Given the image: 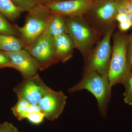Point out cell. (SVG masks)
Wrapping results in <instances>:
<instances>
[{
	"instance_id": "24",
	"label": "cell",
	"mask_w": 132,
	"mask_h": 132,
	"mask_svg": "<svg viewBox=\"0 0 132 132\" xmlns=\"http://www.w3.org/2000/svg\"><path fill=\"white\" fill-rule=\"evenodd\" d=\"M127 60L130 68L132 70V34L129 36L127 48Z\"/></svg>"
},
{
	"instance_id": "25",
	"label": "cell",
	"mask_w": 132,
	"mask_h": 132,
	"mask_svg": "<svg viewBox=\"0 0 132 132\" xmlns=\"http://www.w3.org/2000/svg\"><path fill=\"white\" fill-rule=\"evenodd\" d=\"M131 27H132L131 24L128 20L119 23V31L122 32H126L130 29Z\"/></svg>"
},
{
	"instance_id": "5",
	"label": "cell",
	"mask_w": 132,
	"mask_h": 132,
	"mask_svg": "<svg viewBox=\"0 0 132 132\" xmlns=\"http://www.w3.org/2000/svg\"><path fill=\"white\" fill-rule=\"evenodd\" d=\"M115 27V24L109 28L91 50L85 61L84 72L108 74L112 54L111 40Z\"/></svg>"
},
{
	"instance_id": "2",
	"label": "cell",
	"mask_w": 132,
	"mask_h": 132,
	"mask_svg": "<svg viewBox=\"0 0 132 132\" xmlns=\"http://www.w3.org/2000/svg\"><path fill=\"white\" fill-rule=\"evenodd\" d=\"M64 17L68 35L72 41L74 48L80 52L85 61L102 34L90 24L85 16Z\"/></svg>"
},
{
	"instance_id": "7",
	"label": "cell",
	"mask_w": 132,
	"mask_h": 132,
	"mask_svg": "<svg viewBox=\"0 0 132 132\" xmlns=\"http://www.w3.org/2000/svg\"><path fill=\"white\" fill-rule=\"evenodd\" d=\"M53 39L45 31L31 45L24 48L37 62L40 71L45 70L57 63L55 57Z\"/></svg>"
},
{
	"instance_id": "22",
	"label": "cell",
	"mask_w": 132,
	"mask_h": 132,
	"mask_svg": "<svg viewBox=\"0 0 132 132\" xmlns=\"http://www.w3.org/2000/svg\"><path fill=\"white\" fill-rule=\"evenodd\" d=\"M0 132H19V131L12 123L5 121L0 125Z\"/></svg>"
},
{
	"instance_id": "26",
	"label": "cell",
	"mask_w": 132,
	"mask_h": 132,
	"mask_svg": "<svg viewBox=\"0 0 132 132\" xmlns=\"http://www.w3.org/2000/svg\"><path fill=\"white\" fill-rule=\"evenodd\" d=\"M128 20L127 16L125 13L120 11H118V13L115 17V21H118L119 23L126 21Z\"/></svg>"
},
{
	"instance_id": "29",
	"label": "cell",
	"mask_w": 132,
	"mask_h": 132,
	"mask_svg": "<svg viewBox=\"0 0 132 132\" xmlns=\"http://www.w3.org/2000/svg\"><path fill=\"white\" fill-rule=\"evenodd\" d=\"M68 1V0H57V1Z\"/></svg>"
},
{
	"instance_id": "12",
	"label": "cell",
	"mask_w": 132,
	"mask_h": 132,
	"mask_svg": "<svg viewBox=\"0 0 132 132\" xmlns=\"http://www.w3.org/2000/svg\"><path fill=\"white\" fill-rule=\"evenodd\" d=\"M55 57L57 63H65L73 56L74 47L72 41L68 34L54 38Z\"/></svg>"
},
{
	"instance_id": "23",
	"label": "cell",
	"mask_w": 132,
	"mask_h": 132,
	"mask_svg": "<svg viewBox=\"0 0 132 132\" xmlns=\"http://www.w3.org/2000/svg\"><path fill=\"white\" fill-rule=\"evenodd\" d=\"M11 62L5 52L0 50V69L10 68Z\"/></svg>"
},
{
	"instance_id": "4",
	"label": "cell",
	"mask_w": 132,
	"mask_h": 132,
	"mask_svg": "<svg viewBox=\"0 0 132 132\" xmlns=\"http://www.w3.org/2000/svg\"><path fill=\"white\" fill-rule=\"evenodd\" d=\"M52 12L46 6L36 5L25 16L24 26L15 24L20 34L25 48L28 46L40 37L46 30Z\"/></svg>"
},
{
	"instance_id": "8",
	"label": "cell",
	"mask_w": 132,
	"mask_h": 132,
	"mask_svg": "<svg viewBox=\"0 0 132 132\" xmlns=\"http://www.w3.org/2000/svg\"><path fill=\"white\" fill-rule=\"evenodd\" d=\"M51 89L38 73L32 78L23 79L14 87V91L17 98H24L31 104H38Z\"/></svg>"
},
{
	"instance_id": "11",
	"label": "cell",
	"mask_w": 132,
	"mask_h": 132,
	"mask_svg": "<svg viewBox=\"0 0 132 132\" xmlns=\"http://www.w3.org/2000/svg\"><path fill=\"white\" fill-rule=\"evenodd\" d=\"M95 0L56 1L47 7L52 12L64 16H84L92 7Z\"/></svg>"
},
{
	"instance_id": "9",
	"label": "cell",
	"mask_w": 132,
	"mask_h": 132,
	"mask_svg": "<svg viewBox=\"0 0 132 132\" xmlns=\"http://www.w3.org/2000/svg\"><path fill=\"white\" fill-rule=\"evenodd\" d=\"M67 98L61 91L55 92L51 89L41 99L38 105L45 118L54 121L64 111Z\"/></svg>"
},
{
	"instance_id": "17",
	"label": "cell",
	"mask_w": 132,
	"mask_h": 132,
	"mask_svg": "<svg viewBox=\"0 0 132 132\" xmlns=\"http://www.w3.org/2000/svg\"><path fill=\"white\" fill-rule=\"evenodd\" d=\"M0 34L13 35L20 37V34L15 25L9 22L4 15L0 13Z\"/></svg>"
},
{
	"instance_id": "14",
	"label": "cell",
	"mask_w": 132,
	"mask_h": 132,
	"mask_svg": "<svg viewBox=\"0 0 132 132\" xmlns=\"http://www.w3.org/2000/svg\"><path fill=\"white\" fill-rule=\"evenodd\" d=\"M25 46L20 37L0 34V50L4 52H14L23 49Z\"/></svg>"
},
{
	"instance_id": "15",
	"label": "cell",
	"mask_w": 132,
	"mask_h": 132,
	"mask_svg": "<svg viewBox=\"0 0 132 132\" xmlns=\"http://www.w3.org/2000/svg\"><path fill=\"white\" fill-rule=\"evenodd\" d=\"M21 12L11 0H0V13L10 21L14 22L19 19Z\"/></svg>"
},
{
	"instance_id": "21",
	"label": "cell",
	"mask_w": 132,
	"mask_h": 132,
	"mask_svg": "<svg viewBox=\"0 0 132 132\" xmlns=\"http://www.w3.org/2000/svg\"><path fill=\"white\" fill-rule=\"evenodd\" d=\"M45 118L42 112H38L29 114L27 116V119L32 124L38 125L43 122Z\"/></svg>"
},
{
	"instance_id": "18",
	"label": "cell",
	"mask_w": 132,
	"mask_h": 132,
	"mask_svg": "<svg viewBox=\"0 0 132 132\" xmlns=\"http://www.w3.org/2000/svg\"><path fill=\"white\" fill-rule=\"evenodd\" d=\"M125 88L124 100L129 105H132V70L130 76L122 83Z\"/></svg>"
},
{
	"instance_id": "20",
	"label": "cell",
	"mask_w": 132,
	"mask_h": 132,
	"mask_svg": "<svg viewBox=\"0 0 132 132\" xmlns=\"http://www.w3.org/2000/svg\"><path fill=\"white\" fill-rule=\"evenodd\" d=\"M22 12H29L37 4L35 0H11Z\"/></svg>"
},
{
	"instance_id": "3",
	"label": "cell",
	"mask_w": 132,
	"mask_h": 132,
	"mask_svg": "<svg viewBox=\"0 0 132 132\" xmlns=\"http://www.w3.org/2000/svg\"><path fill=\"white\" fill-rule=\"evenodd\" d=\"M112 36L113 45L108 73L111 87L119 83L122 84L132 71L127 56L129 36L120 31Z\"/></svg>"
},
{
	"instance_id": "10",
	"label": "cell",
	"mask_w": 132,
	"mask_h": 132,
	"mask_svg": "<svg viewBox=\"0 0 132 132\" xmlns=\"http://www.w3.org/2000/svg\"><path fill=\"white\" fill-rule=\"evenodd\" d=\"M5 53L11 62L10 68L19 71L23 79L32 78L38 73L39 68L38 63L26 49Z\"/></svg>"
},
{
	"instance_id": "28",
	"label": "cell",
	"mask_w": 132,
	"mask_h": 132,
	"mask_svg": "<svg viewBox=\"0 0 132 132\" xmlns=\"http://www.w3.org/2000/svg\"><path fill=\"white\" fill-rule=\"evenodd\" d=\"M35 1L37 4L46 6L56 1L57 0H35Z\"/></svg>"
},
{
	"instance_id": "16",
	"label": "cell",
	"mask_w": 132,
	"mask_h": 132,
	"mask_svg": "<svg viewBox=\"0 0 132 132\" xmlns=\"http://www.w3.org/2000/svg\"><path fill=\"white\" fill-rule=\"evenodd\" d=\"M31 104L24 98H18V101L11 108L13 114L19 120L27 119V112Z\"/></svg>"
},
{
	"instance_id": "27",
	"label": "cell",
	"mask_w": 132,
	"mask_h": 132,
	"mask_svg": "<svg viewBox=\"0 0 132 132\" xmlns=\"http://www.w3.org/2000/svg\"><path fill=\"white\" fill-rule=\"evenodd\" d=\"M38 112H41L40 109L38 104H31L28 111L27 116L32 113Z\"/></svg>"
},
{
	"instance_id": "1",
	"label": "cell",
	"mask_w": 132,
	"mask_h": 132,
	"mask_svg": "<svg viewBox=\"0 0 132 132\" xmlns=\"http://www.w3.org/2000/svg\"><path fill=\"white\" fill-rule=\"evenodd\" d=\"M86 90L95 97L102 117L106 118L107 111L111 101L112 87L108 74H101L92 71L84 72L82 79L76 85L70 88V94Z\"/></svg>"
},
{
	"instance_id": "19",
	"label": "cell",
	"mask_w": 132,
	"mask_h": 132,
	"mask_svg": "<svg viewBox=\"0 0 132 132\" xmlns=\"http://www.w3.org/2000/svg\"><path fill=\"white\" fill-rule=\"evenodd\" d=\"M118 10L126 14L132 27V0H120Z\"/></svg>"
},
{
	"instance_id": "13",
	"label": "cell",
	"mask_w": 132,
	"mask_h": 132,
	"mask_svg": "<svg viewBox=\"0 0 132 132\" xmlns=\"http://www.w3.org/2000/svg\"><path fill=\"white\" fill-rule=\"evenodd\" d=\"M46 31L53 38L59 36L68 35L64 16L52 12Z\"/></svg>"
},
{
	"instance_id": "6",
	"label": "cell",
	"mask_w": 132,
	"mask_h": 132,
	"mask_svg": "<svg viewBox=\"0 0 132 132\" xmlns=\"http://www.w3.org/2000/svg\"><path fill=\"white\" fill-rule=\"evenodd\" d=\"M120 0H95L85 17L98 32L104 35L115 24Z\"/></svg>"
}]
</instances>
